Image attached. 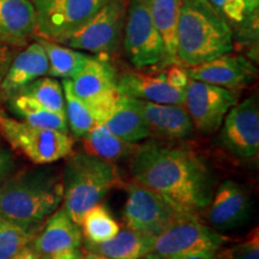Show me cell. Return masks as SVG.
Returning <instances> with one entry per match:
<instances>
[{"label": "cell", "instance_id": "obj_41", "mask_svg": "<svg viewBox=\"0 0 259 259\" xmlns=\"http://www.w3.org/2000/svg\"><path fill=\"white\" fill-rule=\"evenodd\" d=\"M193 2H198V3H204V4H206V3H208V0H193Z\"/></svg>", "mask_w": 259, "mask_h": 259}, {"label": "cell", "instance_id": "obj_1", "mask_svg": "<svg viewBox=\"0 0 259 259\" xmlns=\"http://www.w3.org/2000/svg\"><path fill=\"white\" fill-rule=\"evenodd\" d=\"M134 180L153 190L179 211L197 213L212 197V178L205 163L185 149L145 145L131 161Z\"/></svg>", "mask_w": 259, "mask_h": 259}, {"label": "cell", "instance_id": "obj_16", "mask_svg": "<svg viewBox=\"0 0 259 259\" xmlns=\"http://www.w3.org/2000/svg\"><path fill=\"white\" fill-rule=\"evenodd\" d=\"M116 85L122 96L144 101L184 106L185 90L169 85L164 77V71H143L142 69L127 70L116 76Z\"/></svg>", "mask_w": 259, "mask_h": 259}, {"label": "cell", "instance_id": "obj_21", "mask_svg": "<svg viewBox=\"0 0 259 259\" xmlns=\"http://www.w3.org/2000/svg\"><path fill=\"white\" fill-rule=\"evenodd\" d=\"M216 15L232 29L235 42H258L259 0H208Z\"/></svg>", "mask_w": 259, "mask_h": 259}, {"label": "cell", "instance_id": "obj_38", "mask_svg": "<svg viewBox=\"0 0 259 259\" xmlns=\"http://www.w3.org/2000/svg\"><path fill=\"white\" fill-rule=\"evenodd\" d=\"M83 259H111L106 255H102L100 253H96V252H92V251H83Z\"/></svg>", "mask_w": 259, "mask_h": 259}, {"label": "cell", "instance_id": "obj_17", "mask_svg": "<svg viewBox=\"0 0 259 259\" xmlns=\"http://www.w3.org/2000/svg\"><path fill=\"white\" fill-rule=\"evenodd\" d=\"M30 245L41 258L77 250L83 245L82 229L60 205L46 220L44 228L35 235Z\"/></svg>", "mask_w": 259, "mask_h": 259}, {"label": "cell", "instance_id": "obj_28", "mask_svg": "<svg viewBox=\"0 0 259 259\" xmlns=\"http://www.w3.org/2000/svg\"><path fill=\"white\" fill-rule=\"evenodd\" d=\"M83 239L88 244H101L114 238L120 231V226L113 215L101 203L84 212L80 220Z\"/></svg>", "mask_w": 259, "mask_h": 259}, {"label": "cell", "instance_id": "obj_24", "mask_svg": "<svg viewBox=\"0 0 259 259\" xmlns=\"http://www.w3.org/2000/svg\"><path fill=\"white\" fill-rule=\"evenodd\" d=\"M183 2L184 0H150L151 17L163 42L167 65L178 63V23Z\"/></svg>", "mask_w": 259, "mask_h": 259}, {"label": "cell", "instance_id": "obj_35", "mask_svg": "<svg viewBox=\"0 0 259 259\" xmlns=\"http://www.w3.org/2000/svg\"><path fill=\"white\" fill-rule=\"evenodd\" d=\"M15 56V48L0 44V83L4 79Z\"/></svg>", "mask_w": 259, "mask_h": 259}, {"label": "cell", "instance_id": "obj_19", "mask_svg": "<svg viewBox=\"0 0 259 259\" xmlns=\"http://www.w3.org/2000/svg\"><path fill=\"white\" fill-rule=\"evenodd\" d=\"M48 72V59L44 47L35 40L16 54L4 79L0 83V97L8 100L28 84Z\"/></svg>", "mask_w": 259, "mask_h": 259}, {"label": "cell", "instance_id": "obj_31", "mask_svg": "<svg viewBox=\"0 0 259 259\" xmlns=\"http://www.w3.org/2000/svg\"><path fill=\"white\" fill-rule=\"evenodd\" d=\"M36 232L0 218V259H10L31 244Z\"/></svg>", "mask_w": 259, "mask_h": 259}, {"label": "cell", "instance_id": "obj_43", "mask_svg": "<svg viewBox=\"0 0 259 259\" xmlns=\"http://www.w3.org/2000/svg\"><path fill=\"white\" fill-rule=\"evenodd\" d=\"M213 259H215V258H213Z\"/></svg>", "mask_w": 259, "mask_h": 259}, {"label": "cell", "instance_id": "obj_18", "mask_svg": "<svg viewBox=\"0 0 259 259\" xmlns=\"http://www.w3.org/2000/svg\"><path fill=\"white\" fill-rule=\"evenodd\" d=\"M130 100L143 116L151 134H157L169 139H184L192 135L193 124L184 106L137 99Z\"/></svg>", "mask_w": 259, "mask_h": 259}, {"label": "cell", "instance_id": "obj_26", "mask_svg": "<svg viewBox=\"0 0 259 259\" xmlns=\"http://www.w3.org/2000/svg\"><path fill=\"white\" fill-rule=\"evenodd\" d=\"M84 149L87 153L95 155L103 160L114 162L122 157L134 155L138 147L127 143L121 138L116 137L103 124H96L83 137Z\"/></svg>", "mask_w": 259, "mask_h": 259}, {"label": "cell", "instance_id": "obj_20", "mask_svg": "<svg viewBox=\"0 0 259 259\" xmlns=\"http://www.w3.org/2000/svg\"><path fill=\"white\" fill-rule=\"evenodd\" d=\"M36 34L31 0H0V44L25 47Z\"/></svg>", "mask_w": 259, "mask_h": 259}, {"label": "cell", "instance_id": "obj_40", "mask_svg": "<svg viewBox=\"0 0 259 259\" xmlns=\"http://www.w3.org/2000/svg\"><path fill=\"white\" fill-rule=\"evenodd\" d=\"M142 259H164V258H162V257H160V255L155 254V253H153V252H151V253L147 254L144 258H142Z\"/></svg>", "mask_w": 259, "mask_h": 259}, {"label": "cell", "instance_id": "obj_27", "mask_svg": "<svg viewBox=\"0 0 259 259\" xmlns=\"http://www.w3.org/2000/svg\"><path fill=\"white\" fill-rule=\"evenodd\" d=\"M10 107L22 120L37 127L57 130V131L69 134L66 115L52 112L45 108L31 97L23 94H15L10 97Z\"/></svg>", "mask_w": 259, "mask_h": 259}, {"label": "cell", "instance_id": "obj_12", "mask_svg": "<svg viewBox=\"0 0 259 259\" xmlns=\"http://www.w3.org/2000/svg\"><path fill=\"white\" fill-rule=\"evenodd\" d=\"M238 103L234 90L200 80H189L185 89V107L193 127L204 134H213L221 127L229 109Z\"/></svg>", "mask_w": 259, "mask_h": 259}, {"label": "cell", "instance_id": "obj_29", "mask_svg": "<svg viewBox=\"0 0 259 259\" xmlns=\"http://www.w3.org/2000/svg\"><path fill=\"white\" fill-rule=\"evenodd\" d=\"M65 97V115L69 131L76 138H83L96 125L95 119L82 100L74 95L71 79H63Z\"/></svg>", "mask_w": 259, "mask_h": 259}, {"label": "cell", "instance_id": "obj_15", "mask_svg": "<svg viewBox=\"0 0 259 259\" xmlns=\"http://www.w3.org/2000/svg\"><path fill=\"white\" fill-rule=\"evenodd\" d=\"M191 79L213 84L231 90L242 89L257 78V67L241 54H223L196 66L187 67Z\"/></svg>", "mask_w": 259, "mask_h": 259}, {"label": "cell", "instance_id": "obj_3", "mask_svg": "<svg viewBox=\"0 0 259 259\" xmlns=\"http://www.w3.org/2000/svg\"><path fill=\"white\" fill-rule=\"evenodd\" d=\"M234 36L209 3L184 0L178 23L177 59L192 67L234 51Z\"/></svg>", "mask_w": 259, "mask_h": 259}, {"label": "cell", "instance_id": "obj_6", "mask_svg": "<svg viewBox=\"0 0 259 259\" xmlns=\"http://www.w3.org/2000/svg\"><path fill=\"white\" fill-rule=\"evenodd\" d=\"M227 241L197 213L180 212L169 226L155 236L153 253L164 259H184L193 254L216 253Z\"/></svg>", "mask_w": 259, "mask_h": 259}, {"label": "cell", "instance_id": "obj_8", "mask_svg": "<svg viewBox=\"0 0 259 259\" xmlns=\"http://www.w3.org/2000/svg\"><path fill=\"white\" fill-rule=\"evenodd\" d=\"M122 45L136 69L166 67V53L150 12V0H130Z\"/></svg>", "mask_w": 259, "mask_h": 259}, {"label": "cell", "instance_id": "obj_30", "mask_svg": "<svg viewBox=\"0 0 259 259\" xmlns=\"http://www.w3.org/2000/svg\"><path fill=\"white\" fill-rule=\"evenodd\" d=\"M16 94L31 97L45 108L65 115V97L63 85L53 77H40Z\"/></svg>", "mask_w": 259, "mask_h": 259}, {"label": "cell", "instance_id": "obj_32", "mask_svg": "<svg viewBox=\"0 0 259 259\" xmlns=\"http://www.w3.org/2000/svg\"><path fill=\"white\" fill-rule=\"evenodd\" d=\"M215 259H259L258 227L252 229L246 238L231 247L220 248L215 253Z\"/></svg>", "mask_w": 259, "mask_h": 259}, {"label": "cell", "instance_id": "obj_37", "mask_svg": "<svg viewBox=\"0 0 259 259\" xmlns=\"http://www.w3.org/2000/svg\"><path fill=\"white\" fill-rule=\"evenodd\" d=\"M10 259H41V257L36 253V251L31 247V245H29Z\"/></svg>", "mask_w": 259, "mask_h": 259}, {"label": "cell", "instance_id": "obj_14", "mask_svg": "<svg viewBox=\"0 0 259 259\" xmlns=\"http://www.w3.org/2000/svg\"><path fill=\"white\" fill-rule=\"evenodd\" d=\"M251 209V196L246 187L233 180H226L212 193L203 210H205V218L211 228L229 231L247 222Z\"/></svg>", "mask_w": 259, "mask_h": 259}, {"label": "cell", "instance_id": "obj_42", "mask_svg": "<svg viewBox=\"0 0 259 259\" xmlns=\"http://www.w3.org/2000/svg\"><path fill=\"white\" fill-rule=\"evenodd\" d=\"M0 109H2V108H0Z\"/></svg>", "mask_w": 259, "mask_h": 259}, {"label": "cell", "instance_id": "obj_9", "mask_svg": "<svg viewBox=\"0 0 259 259\" xmlns=\"http://www.w3.org/2000/svg\"><path fill=\"white\" fill-rule=\"evenodd\" d=\"M116 76L107 58L90 56L80 72L71 79L74 95L85 103L96 124H103L120 101Z\"/></svg>", "mask_w": 259, "mask_h": 259}, {"label": "cell", "instance_id": "obj_10", "mask_svg": "<svg viewBox=\"0 0 259 259\" xmlns=\"http://www.w3.org/2000/svg\"><path fill=\"white\" fill-rule=\"evenodd\" d=\"M36 34L61 44L101 9L106 0H31Z\"/></svg>", "mask_w": 259, "mask_h": 259}, {"label": "cell", "instance_id": "obj_5", "mask_svg": "<svg viewBox=\"0 0 259 259\" xmlns=\"http://www.w3.org/2000/svg\"><path fill=\"white\" fill-rule=\"evenodd\" d=\"M0 137L34 164L44 166L72 153L73 138L57 130L37 127L11 118L0 109Z\"/></svg>", "mask_w": 259, "mask_h": 259}, {"label": "cell", "instance_id": "obj_23", "mask_svg": "<svg viewBox=\"0 0 259 259\" xmlns=\"http://www.w3.org/2000/svg\"><path fill=\"white\" fill-rule=\"evenodd\" d=\"M103 125L116 137L131 144L139 143L151 135L147 122L132 105L130 97L122 95L115 109Z\"/></svg>", "mask_w": 259, "mask_h": 259}, {"label": "cell", "instance_id": "obj_4", "mask_svg": "<svg viewBox=\"0 0 259 259\" xmlns=\"http://www.w3.org/2000/svg\"><path fill=\"white\" fill-rule=\"evenodd\" d=\"M63 180V208L80 227L84 212L100 204L107 194L121 185L119 171L112 162L77 151L67 156Z\"/></svg>", "mask_w": 259, "mask_h": 259}, {"label": "cell", "instance_id": "obj_7", "mask_svg": "<svg viewBox=\"0 0 259 259\" xmlns=\"http://www.w3.org/2000/svg\"><path fill=\"white\" fill-rule=\"evenodd\" d=\"M128 3L130 0H106L93 17L61 45L97 57L112 56L122 42Z\"/></svg>", "mask_w": 259, "mask_h": 259}, {"label": "cell", "instance_id": "obj_34", "mask_svg": "<svg viewBox=\"0 0 259 259\" xmlns=\"http://www.w3.org/2000/svg\"><path fill=\"white\" fill-rule=\"evenodd\" d=\"M16 167V161L14 154L4 145L0 144V181H3L6 178L14 173Z\"/></svg>", "mask_w": 259, "mask_h": 259}, {"label": "cell", "instance_id": "obj_39", "mask_svg": "<svg viewBox=\"0 0 259 259\" xmlns=\"http://www.w3.org/2000/svg\"><path fill=\"white\" fill-rule=\"evenodd\" d=\"M215 258V253H199V254H193L190 257H186L184 259H213Z\"/></svg>", "mask_w": 259, "mask_h": 259}, {"label": "cell", "instance_id": "obj_36", "mask_svg": "<svg viewBox=\"0 0 259 259\" xmlns=\"http://www.w3.org/2000/svg\"><path fill=\"white\" fill-rule=\"evenodd\" d=\"M41 259H83V251L80 248H77V250L61 252V253H57Z\"/></svg>", "mask_w": 259, "mask_h": 259}, {"label": "cell", "instance_id": "obj_25", "mask_svg": "<svg viewBox=\"0 0 259 259\" xmlns=\"http://www.w3.org/2000/svg\"><path fill=\"white\" fill-rule=\"evenodd\" d=\"M41 44L48 59L47 74L53 78L72 79L80 72L90 58L84 52L73 50L56 41L35 37Z\"/></svg>", "mask_w": 259, "mask_h": 259}, {"label": "cell", "instance_id": "obj_11", "mask_svg": "<svg viewBox=\"0 0 259 259\" xmlns=\"http://www.w3.org/2000/svg\"><path fill=\"white\" fill-rule=\"evenodd\" d=\"M122 220L126 228L158 235L180 212L176 206L137 181L126 184Z\"/></svg>", "mask_w": 259, "mask_h": 259}, {"label": "cell", "instance_id": "obj_2", "mask_svg": "<svg viewBox=\"0 0 259 259\" xmlns=\"http://www.w3.org/2000/svg\"><path fill=\"white\" fill-rule=\"evenodd\" d=\"M63 203V180L53 169H28L0 181V218L36 232Z\"/></svg>", "mask_w": 259, "mask_h": 259}, {"label": "cell", "instance_id": "obj_22", "mask_svg": "<svg viewBox=\"0 0 259 259\" xmlns=\"http://www.w3.org/2000/svg\"><path fill=\"white\" fill-rule=\"evenodd\" d=\"M155 235L125 228L114 238L101 244L84 242V250L96 252L111 259H142L151 253Z\"/></svg>", "mask_w": 259, "mask_h": 259}, {"label": "cell", "instance_id": "obj_33", "mask_svg": "<svg viewBox=\"0 0 259 259\" xmlns=\"http://www.w3.org/2000/svg\"><path fill=\"white\" fill-rule=\"evenodd\" d=\"M164 77H166V80L169 85L179 90H185L190 80L186 67L178 63L167 65Z\"/></svg>", "mask_w": 259, "mask_h": 259}, {"label": "cell", "instance_id": "obj_13", "mask_svg": "<svg viewBox=\"0 0 259 259\" xmlns=\"http://www.w3.org/2000/svg\"><path fill=\"white\" fill-rule=\"evenodd\" d=\"M220 141L229 153L240 158H253L259 151V103L250 96L233 106L221 125Z\"/></svg>", "mask_w": 259, "mask_h": 259}]
</instances>
